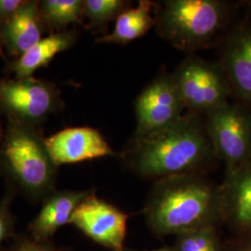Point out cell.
I'll list each match as a JSON object with an SVG mask.
<instances>
[{"label": "cell", "mask_w": 251, "mask_h": 251, "mask_svg": "<svg viewBox=\"0 0 251 251\" xmlns=\"http://www.w3.org/2000/svg\"><path fill=\"white\" fill-rule=\"evenodd\" d=\"M77 39L75 30L51 33L42 38L24 54L6 63V72L14 74L16 78L33 76L38 69L45 67L60 52L75 45Z\"/></svg>", "instance_id": "obj_14"}, {"label": "cell", "mask_w": 251, "mask_h": 251, "mask_svg": "<svg viewBox=\"0 0 251 251\" xmlns=\"http://www.w3.org/2000/svg\"><path fill=\"white\" fill-rule=\"evenodd\" d=\"M169 251V250H160V251Z\"/></svg>", "instance_id": "obj_25"}, {"label": "cell", "mask_w": 251, "mask_h": 251, "mask_svg": "<svg viewBox=\"0 0 251 251\" xmlns=\"http://www.w3.org/2000/svg\"><path fill=\"white\" fill-rule=\"evenodd\" d=\"M177 251H218L215 234L211 227H204L181 233Z\"/></svg>", "instance_id": "obj_19"}, {"label": "cell", "mask_w": 251, "mask_h": 251, "mask_svg": "<svg viewBox=\"0 0 251 251\" xmlns=\"http://www.w3.org/2000/svg\"><path fill=\"white\" fill-rule=\"evenodd\" d=\"M206 129L227 171L251 161V115L246 109L225 102L206 115Z\"/></svg>", "instance_id": "obj_7"}, {"label": "cell", "mask_w": 251, "mask_h": 251, "mask_svg": "<svg viewBox=\"0 0 251 251\" xmlns=\"http://www.w3.org/2000/svg\"><path fill=\"white\" fill-rule=\"evenodd\" d=\"M130 2L123 0H86L83 6V17L89 20V27L102 30L108 24L129 8Z\"/></svg>", "instance_id": "obj_18"}, {"label": "cell", "mask_w": 251, "mask_h": 251, "mask_svg": "<svg viewBox=\"0 0 251 251\" xmlns=\"http://www.w3.org/2000/svg\"><path fill=\"white\" fill-rule=\"evenodd\" d=\"M83 6L82 0H44L39 1L38 9L45 30L63 32L81 22Z\"/></svg>", "instance_id": "obj_17"}, {"label": "cell", "mask_w": 251, "mask_h": 251, "mask_svg": "<svg viewBox=\"0 0 251 251\" xmlns=\"http://www.w3.org/2000/svg\"><path fill=\"white\" fill-rule=\"evenodd\" d=\"M45 143L58 167L116 154L99 130L89 126L64 128L45 139Z\"/></svg>", "instance_id": "obj_10"}, {"label": "cell", "mask_w": 251, "mask_h": 251, "mask_svg": "<svg viewBox=\"0 0 251 251\" xmlns=\"http://www.w3.org/2000/svg\"><path fill=\"white\" fill-rule=\"evenodd\" d=\"M154 4L148 0H140L135 8L124 10L116 20L115 29L111 34L97 38V43L126 45L144 36L155 26L152 11Z\"/></svg>", "instance_id": "obj_16"}, {"label": "cell", "mask_w": 251, "mask_h": 251, "mask_svg": "<svg viewBox=\"0 0 251 251\" xmlns=\"http://www.w3.org/2000/svg\"><path fill=\"white\" fill-rule=\"evenodd\" d=\"M93 191H57L43 199V204L28 226L29 235L37 241H51L55 233L70 224L73 213Z\"/></svg>", "instance_id": "obj_12"}, {"label": "cell", "mask_w": 251, "mask_h": 251, "mask_svg": "<svg viewBox=\"0 0 251 251\" xmlns=\"http://www.w3.org/2000/svg\"><path fill=\"white\" fill-rule=\"evenodd\" d=\"M14 193L7 188L6 194L0 201V251L5 248V244L11 241L15 233V217L11 211V202Z\"/></svg>", "instance_id": "obj_20"}, {"label": "cell", "mask_w": 251, "mask_h": 251, "mask_svg": "<svg viewBox=\"0 0 251 251\" xmlns=\"http://www.w3.org/2000/svg\"><path fill=\"white\" fill-rule=\"evenodd\" d=\"M171 76L185 108L192 114L207 115L227 102L231 85L220 63L190 56L179 63Z\"/></svg>", "instance_id": "obj_6"}, {"label": "cell", "mask_w": 251, "mask_h": 251, "mask_svg": "<svg viewBox=\"0 0 251 251\" xmlns=\"http://www.w3.org/2000/svg\"><path fill=\"white\" fill-rule=\"evenodd\" d=\"M214 156L206 124L195 114L182 116L157 131L135 137L126 152V160L136 172L158 179L196 174Z\"/></svg>", "instance_id": "obj_1"}, {"label": "cell", "mask_w": 251, "mask_h": 251, "mask_svg": "<svg viewBox=\"0 0 251 251\" xmlns=\"http://www.w3.org/2000/svg\"><path fill=\"white\" fill-rule=\"evenodd\" d=\"M127 216L92 192L73 213L70 224L92 240L114 251H123Z\"/></svg>", "instance_id": "obj_9"}, {"label": "cell", "mask_w": 251, "mask_h": 251, "mask_svg": "<svg viewBox=\"0 0 251 251\" xmlns=\"http://www.w3.org/2000/svg\"><path fill=\"white\" fill-rule=\"evenodd\" d=\"M222 210V193L197 174L158 179L146 206L148 221L159 233H187L211 227Z\"/></svg>", "instance_id": "obj_2"}, {"label": "cell", "mask_w": 251, "mask_h": 251, "mask_svg": "<svg viewBox=\"0 0 251 251\" xmlns=\"http://www.w3.org/2000/svg\"><path fill=\"white\" fill-rule=\"evenodd\" d=\"M1 251H64L51 241H37L29 234H16L8 247Z\"/></svg>", "instance_id": "obj_21"}, {"label": "cell", "mask_w": 251, "mask_h": 251, "mask_svg": "<svg viewBox=\"0 0 251 251\" xmlns=\"http://www.w3.org/2000/svg\"><path fill=\"white\" fill-rule=\"evenodd\" d=\"M222 193V210L225 209L242 226L251 227V161L227 171Z\"/></svg>", "instance_id": "obj_15"}, {"label": "cell", "mask_w": 251, "mask_h": 251, "mask_svg": "<svg viewBox=\"0 0 251 251\" xmlns=\"http://www.w3.org/2000/svg\"><path fill=\"white\" fill-rule=\"evenodd\" d=\"M58 166L36 126L8 120L0 146V174L14 194L37 202L55 191Z\"/></svg>", "instance_id": "obj_3"}, {"label": "cell", "mask_w": 251, "mask_h": 251, "mask_svg": "<svg viewBox=\"0 0 251 251\" xmlns=\"http://www.w3.org/2000/svg\"><path fill=\"white\" fill-rule=\"evenodd\" d=\"M39 1H25L24 5L0 26L4 48L17 58L42 39L45 27L40 18Z\"/></svg>", "instance_id": "obj_13"}, {"label": "cell", "mask_w": 251, "mask_h": 251, "mask_svg": "<svg viewBox=\"0 0 251 251\" xmlns=\"http://www.w3.org/2000/svg\"><path fill=\"white\" fill-rule=\"evenodd\" d=\"M64 107L61 90L50 81L33 76L0 77V115L8 120L38 126Z\"/></svg>", "instance_id": "obj_5"}, {"label": "cell", "mask_w": 251, "mask_h": 251, "mask_svg": "<svg viewBox=\"0 0 251 251\" xmlns=\"http://www.w3.org/2000/svg\"><path fill=\"white\" fill-rule=\"evenodd\" d=\"M251 251V249H250V250H249V251Z\"/></svg>", "instance_id": "obj_26"}, {"label": "cell", "mask_w": 251, "mask_h": 251, "mask_svg": "<svg viewBox=\"0 0 251 251\" xmlns=\"http://www.w3.org/2000/svg\"><path fill=\"white\" fill-rule=\"evenodd\" d=\"M230 5L220 0H169L156 12L155 26L171 45L193 52L212 45L225 32Z\"/></svg>", "instance_id": "obj_4"}, {"label": "cell", "mask_w": 251, "mask_h": 251, "mask_svg": "<svg viewBox=\"0 0 251 251\" xmlns=\"http://www.w3.org/2000/svg\"><path fill=\"white\" fill-rule=\"evenodd\" d=\"M3 48H4V46H3V43H2V39H1V36H0V55H1L2 57H4V54H3V51H2Z\"/></svg>", "instance_id": "obj_24"}, {"label": "cell", "mask_w": 251, "mask_h": 251, "mask_svg": "<svg viewBox=\"0 0 251 251\" xmlns=\"http://www.w3.org/2000/svg\"><path fill=\"white\" fill-rule=\"evenodd\" d=\"M25 2L24 0H0V26L5 24Z\"/></svg>", "instance_id": "obj_22"}, {"label": "cell", "mask_w": 251, "mask_h": 251, "mask_svg": "<svg viewBox=\"0 0 251 251\" xmlns=\"http://www.w3.org/2000/svg\"><path fill=\"white\" fill-rule=\"evenodd\" d=\"M4 133H5V129L3 128V126L0 124V146H1L3 138H4Z\"/></svg>", "instance_id": "obj_23"}, {"label": "cell", "mask_w": 251, "mask_h": 251, "mask_svg": "<svg viewBox=\"0 0 251 251\" xmlns=\"http://www.w3.org/2000/svg\"><path fill=\"white\" fill-rule=\"evenodd\" d=\"M185 109L171 75L164 74L150 82L135 101V137L149 134L172 125Z\"/></svg>", "instance_id": "obj_8"}, {"label": "cell", "mask_w": 251, "mask_h": 251, "mask_svg": "<svg viewBox=\"0 0 251 251\" xmlns=\"http://www.w3.org/2000/svg\"><path fill=\"white\" fill-rule=\"evenodd\" d=\"M232 91L251 105V24L242 23L225 36L221 61Z\"/></svg>", "instance_id": "obj_11"}]
</instances>
